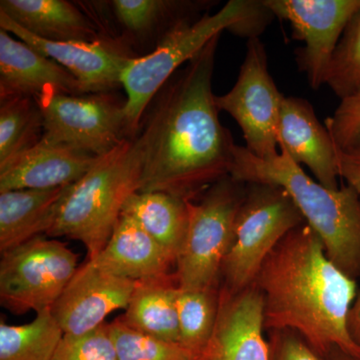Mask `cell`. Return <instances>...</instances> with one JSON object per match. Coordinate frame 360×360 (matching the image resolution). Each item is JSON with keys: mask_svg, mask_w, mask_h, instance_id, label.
I'll return each instance as SVG.
<instances>
[{"mask_svg": "<svg viewBox=\"0 0 360 360\" xmlns=\"http://www.w3.org/2000/svg\"><path fill=\"white\" fill-rule=\"evenodd\" d=\"M283 97L270 75L264 45L259 39H251L236 84L224 96H215V103L238 122L246 149L262 160H271L279 155Z\"/></svg>", "mask_w": 360, "mask_h": 360, "instance_id": "obj_10", "label": "cell"}, {"mask_svg": "<svg viewBox=\"0 0 360 360\" xmlns=\"http://www.w3.org/2000/svg\"><path fill=\"white\" fill-rule=\"evenodd\" d=\"M89 262L132 281L168 276L174 258L129 215L122 213L110 240Z\"/></svg>", "mask_w": 360, "mask_h": 360, "instance_id": "obj_18", "label": "cell"}, {"mask_svg": "<svg viewBox=\"0 0 360 360\" xmlns=\"http://www.w3.org/2000/svg\"><path fill=\"white\" fill-rule=\"evenodd\" d=\"M0 13L26 32L49 41L94 42V21L65 0H1Z\"/></svg>", "mask_w": 360, "mask_h": 360, "instance_id": "obj_20", "label": "cell"}, {"mask_svg": "<svg viewBox=\"0 0 360 360\" xmlns=\"http://www.w3.org/2000/svg\"><path fill=\"white\" fill-rule=\"evenodd\" d=\"M0 28L58 63L77 78L85 94H110L122 85L131 56L103 39L94 42L49 41L26 32L0 13Z\"/></svg>", "mask_w": 360, "mask_h": 360, "instance_id": "obj_13", "label": "cell"}, {"mask_svg": "<svg viewBox=\"0 0 360 360\" xmlns=\"http://www.w3.org/2000/svg\"><path fill=\"white\" fill-rule=\"evenodd\" d=\"M328 360H357L354 357L350 356L349 354H345V352L340 348L335 347L331 350L330 354L326 357Z\"/></svg>", "mask_w": 360, "mask_h": 360, "instance_id": "obj_33", "label": "cell"}, {"mask_svg": "<svg viewBox=\"0 0 360 360\" xmlns=\"http://www.w3.org/2000/svg\"><path fill=\"white\" fill-rule=\"evenodd\" d=\"M51 94H85L65 68L0 28V99Z\"/></svg>", "mask_w": 360, "mask_h": 360, "instance_id": "obj_16", "label": "cell"}, {"mask_svg": "<svg viewBox=\"0 0 360 360\" xmlns=\"http://www.w3.org/2000/svg\"><path fill=\"white\" fill-rule=\"evenodd\" d=\"M229 175L243 184L281 186L323 243L326 255L350 278H360V193L350 186L329 189L305 174L283 149L271 160L236 144Z\"/></svg>", "mask_w": 360, "mask_h": 360, "instance_id": "obj_3", "label": "cell"}, {"mask_svg": "<svg viewBox=\"0 0 360 360\" xmlns=\"http://www.w3.org/2000/svg\"><path fill=\"white\" fill-rule=\"evenodd\" d=\"M264 329V296L257 286L231 292L220 285L217 322L198 360H269Z\"/></svg>", "mask_w": 360, "mask_h": 360, "instance_id": "obj_14", "label": "cell"}, {"mask_svg": "<svg viewBox=\"0 0 360 360\" xmlns=\"http://www.w3.org/2000/svg\"><path fill=\"white\" fill-rule=\"evenodd\" d=\"M37 101L44 116V141L99 158L129 137L125 101L110 92L84 96L51 94Z\"/></svg>", "mask_w": 360, "mask_h": 360, "instance_id": "obj_9", "label": "cell"}, {"mask_svg": "<svg viewBox=\"0 0 360 360\" xmlns=\"http://www.w3.org/2000/svg\"><path fill=\"white\" fill-rule=\"evenodd\" d=\"M274 16L262 0H231L217 13L180 21L163 34L155 51L130 58L122 77L127 92V136L139 134L142 117L158 92L177 68L195 58L208 42L224 30L258 39Z\"/></svg>", "mask_w": 360, "mask_h": 360, "instance_id": "obj_4", "label": "cell"}, {"mask_svg": "<svg viewBox=\"0 0 360 360\" xmlns=\"http://www.w3.org/2000/svg\"><path fill=\"white\" fill-rule=\"evenodd\" d=\"M255 284L264 296L265 330H295L324 359L338 347L360 360V345L349 330L356 281L329 260L307 222L277 243Z\"/></svg>", "mask_w": 360, "mask_h": 360, "instance_id": "obj_2", "label": "cell"}, {"mask_svg": "<svg viewBox=\"0 0 360 360\" xmlns=\"http://www.w3.org/2000/svg\"><path fill=\"white\" fill-rule=\"evenodd\" d=\"M278 143L295 163L307 165L322 186L335 191L340 188L335 142L307 99L283 97Z\"/></svg>", "mask_w": 360, "mask_h": 360, "instance_id": "obj_15", "label": "cell"}, {"mask_svg": "<svg viewBox=\"0 0 360 360\" xmlns=\"http://www.w3.org/2000/svg\"><path fill=\"white\" fill-rule=\"evenodd\" d=\"M340 99L333 115L326 118V127L336 148L360 150V89Z\"/></svg>", "mask_w": 360, "mask_h": 360, "instance_id": "obj_30", "label": "cell"}, {"mask_svg": "<svg viewBox=\"0 0 360 360\" xmlns=\"http://www.w3.org/2000/svg\"><path fill=\"white\" fill-rule=\"evenodd\" d=\"M71 186L0 193V252L46 236Z\"/></svg>", "mask_w": 360, "mask_h": 360, "instance_id": "obj_19", "label": "cell"}, {"mask_svg": "<svg viewBox=\"0 0 360 360\" xmlns=\"http://www.w3.org/2000/svg\"><path fill=\"white\" fill-rule=\"evenodd\" d=\"M335 153L340 177L360 193V150L342 151L335 146ZM349 330L360 345V293L350 311Z\"/></svg>", "mask_w": 360, "mask_h": 360, "instance_id": "obj_32", "label": "cell"}, {"mask_svg": "<svg viewBox=\"0 0 360 360\" xmlns=\"http://www.w3.org/2000/svg\"><path fill=\"white\" fill-rule=\"evenodd\" d=\"M272 14L288 21L292 37L304 42L296 63L314 89L326 84L329 68L341 37L360 0H262Z\"/></svg>", "mask_w": 360, "mask_h": 360, "instance_id": "obj_11", "label": "cell"}, {"mask_svg": "<svg viewBox=\"0 0 360 360\" xmlns=\"http://www.w3.org/2000/svg\"><path fill=\"white\" fill-rule=\"evenodd\" d=\"M44 116L37 99H0V167L41 141Z\"/></svg>", "mask_w": 360, "mask_h": 360, "instance_id": "obj_24", "label": "cell"}, {"mask_svg": "<svg viewBox=\"0 0 360 360\" xmlns=\"http://www.w3.org/2000/svg\"><path fill=\"white\" fill-rule=\"evenodd\" d=\"M65 333L51 309L37 314L30 323H0V360H53Z\"/></svg>", "mask_w": 360, "mask_h": 360, "instance_id": "obj_23", "label": "cell"}, {"mask_svg": "<svg viewBox=\"0 0 360 360\" xmlns=\"http://www.w3.org/2000/svg\"><path fill=\"white\" fill-rule=\"evenodd\" d=\"M53 360H120L108 323L80 335H65Z\"/></svg>", "mask_w": 360, "mask_h": 360, "instance_id": "obj_29", "label": "cell"}, {"mask_svg": "<svg viewBox=\"0 0 360 360\" xmlns=\"http://www.w3.org/2000/svg\"><path fill=\"white\" fill-rule=\"evenodd\" d=\"M246 184L225 176L198 200H187L188 225L175 262L181 290H206L221 283L222 264L234 239V225Z\"/></svg>", "mask_w": 360, "mask_h": 360, "instance_id": "obj_6", "label": "cell"}, {"mask_svg": "<svg viewBox=\"0 0 360 360\" xmlns=\"http://www.w3.org/2000/svg\"><path fill=\"white\" fill-rule=\"evenodd\" d=\"M177 290L175 274L136 281L125 314L120 319L130 328L144 335L179 342Z\"/></svg>", "mask_w": 360, "mask_h": 360, "instance_id": "obj_21", "label": "cell"}, {"mask_svg": "<svg viewBox=\"0 0 360 360\" xmlns=\"http://www.w3.org/2000/svg\"><path fill=\"white\" fill-rule=\"evenodd\" d=\"M120 360H198L181 343L170 342L130 328L122 319L108 323Z\"/></svg>", "mask_w": 360, "mask_h": 360, "instance_id": "obj_27", "label": "cell"}, {"mask_svg": "<svg viewBox=\"0 0 360 360\" xmlns=\"http://www.w3.org/2000/svg\"><path fill=\"white\" fill-rule=\"evenodd\" d=\"M219 39L208 42L153 99L139 130L144 139L139 193L162 191L194 200L229 176L236 143L220 122L212 92Z\"/></svg>", "mask_w": 360, "mask_h": 360, "instance_id": "obj_1", "label": "cell"}, {"mask_svg": "<svg viewBox=\"0 0 360 360\" xmlns=\"http://www.w3.org/2000/svg\"><path fill=\"white\" fill-rule=\"evenodd\" d=\"M212 6L208 1L172 0H115L111 2L118 22L130 33L146 35L160 25L172 27L180 21L198 18L200 11Z\"/></svg>", "mask_w": 360, "mask_h": 360, "instance_id": "obj_25", "label": "cell"}, {"mask_svg": "<svg viewBox=\"0 0 360 360\" xmlns=\"http://www.w3.org/2000/svg\"><path fill=\"white\" fill-rule=\"evenodd\" d=\"M269 360H328L291 329L269 331Z\"/></svg>", "mask_w": 360, "mask_h": 360, "instance_id": "obj_31", "label": "cell"}, {"mask_svg": "<svg viewBox=\"0 0 360 360\" xmlns=\"http://www.w3.org/2000/svg\"><path fill=\"white\" fill-rule=\"evenodd\" d=\"M143 163L144 139L139 131L101 156L71 186L46 236L80 241L89 260L96 257L110 240L125 201L139 191Z\"/></svg>", "mask_w": 360, "mask_h": 360, "instance_id": "obj_5", "label": "cell"}, {"mask_svg": "<svg viewBox=\"0 0 360 360\" xmlns=\"http://www.w3.org/2000/svg\"><path fill=\"white\" fill-rule=\"evenodd\" d=\"M219 290H181L176 296L179 342L200 355L212 338L219 307Z\"/></svg>", "mask_w": 360, "mask_h": 360, "instance_id": "obj_26", "label": "cell"}, {"mask_svg": "<svg viewBox=\"0 0 360 360\" xmlns=\"http://www.w3.org/2000/svg\"><path fill=\"white\" fill-rule=\"evenodd\" d=\"M77 260L65 243L41 236L1 253L0 303L15 314L51 309L77 271Z\"/></svg>", "mask_w": 360, "mask_h": 360, "instance_id": "obj_8", "label": "cell"}, {"mask_svg": "<svg viewBox=\"0 0 360 360\" xmlns=\"http://www.w3.org/2000/svg\"><path fill=\"white\" fill-rule=\"evenodd\" d=\"M135 283L87 262L54 303L52 314L65 335H84L105 323L111 312L127 309Z\"/></svg>", "mask_w": 360, "mask_h": 360, "instance_id": "obj_12", "label": "cell"}, {"mask_svg": "<svg viewBox=\"0 0 360 360\" xmlns=\"http://www.w3.org/2000/svg\"><path fill=\"white\" fill-rule=\"evenodd\" d=\"M303 224L302 212L281 186L246 184L233 243L222 264L220 285L231 292L250 288L277 243Z\"/></svg>", "mask_w": 360, "mask_h": 360, "instance_id": "obj_7", "label": "cell"}, {"mask_svg": "<svg viewBox=\"0 0 360 360\" xmlns=\"http://www.w3.org/2000/svg\"><path fill=\"white\" fill-rule=\"evenodd\" d=\"M99 158L42 139L34 148L0 167V193L70 186L82 179Z\"/></svg>", "mask_w": 360, "mask_h": 360, "instance_id": "obj_17", "label": "cell"}, {"mask_svg": "<svg viewBox=\"0 0 360 360\" xmlns=\"http://www.w3.org/2000/svg\"><path fill=\"white\" fill-rule=\"evenodd\" d=\"M326 84L340 98L360 89V8L336 47Z\"/></svg>", "mask_w": 360, "mask_h": 360, "instance_id": "obj_28", "label": "cell"}, {"mask_svg": "<svg viewBox=\"0 0 360 360\" xmlns=\"http://www.w3.org/2000/svg\"><path fill=\"white\" fill-rule=\"evenodd\" d=\"M129 215L176 262L188 225L187 200L162 193H132L123 205Z\"/></svg>", "mask_w": 360, "mask_h": 360, "instance_id": "obj_22", "label": "cell"}]
</instances>
